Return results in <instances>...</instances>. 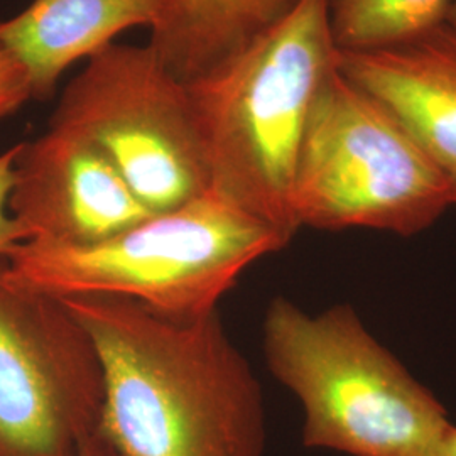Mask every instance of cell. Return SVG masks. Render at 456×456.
I'll list each match as a JSON object with an SVG mask.
<instances>
[{"label":"cell","instance_id":"obj_14","mask_svg":"<svg viewBox=\"0 0 456 456\" xmlns=\"http://www.w3.org/2000/svg\"><path fill=\"white\" fill-rule=\"evenodd\" d=\"M29 98L31 86L24 68L0 48V118L14 114Z\"/></svg>","mask_w":456,"mask_h":456},{"label":"cell","instance_id":"obj_5","mask_svg":"<svg viewBox=\"0 0 456 456\" xmlns=\"http://www.w3.org/2000/svg\"><path fill=\"white\" fill-rule=\"evenodd\" d=\"M456 207L404 126L338 68L313 103L293 188L297 227L416 235Z\"/></svg>","mask_w":456,"mask_h":456},{"label":"cell","instance_id":"obj_8","mask_svg":"<svg viewBox=\"0 0 456 456\" xmlns=\"http://www.w3.org/2000/svg\"><path fill=\"white\" fill-rule=\"evenodd\" d=\"M9 212L28 240L58 245L95 244L154 215L102 152L54 127L19 144Z\"/></svg>","mask_w":456,"mask_h":456},{"label":"cell","instance_id":"obj_7","mask_svg":"<svg viewBox=\"0 0 456 456\" xmlns=\"http://www.w3.org/2000/svg\"><path fill=\"white\" fill-rule=\"evenodd\" d=\"M102 408L90 335L61 299L14 284L0 257V456H77Z\"/></svg>","mask_w":456,"mask_h":456},{"label":"cell","instance_id":"obj_9","mask_svg":"<svg viewBox=\"0 0 456 456\" xmlns=\"http://www.w3.org/2000/svg\"><path fill=\"white\" fill-rule=\"evenodd\" d=\"M337 68L379 100L456 193V33L444 22L404 45L338 51Z\"/></svg>","mask_w":456,"mask_h":456},{"label":"cell","instance_id":"obj_10","mask_svg":"<svg viewBox=\"0 0 456 456\" xmlns=\"http://www.w3.org/2000/svg\"><path fill=\"white\" fill-rule=\"evenodd\" d=\"M156 11V0H34L0 22V48L24 68L31 98L48 100L69 66L127 29H151Z\"/></svg>","mask_w":456,"mask_h":456},{"label":"cell","instance_id":"obj_11","mask_svg":"<svg viewBox=\"0 0 456 456\" xmlns=\"http://www.w3.org/2000/svg\"><path fill=\"white\" fill-rule=\"evenodd\" d=\"M297 0H156L149 48L183 83L208 73Z\"/></svg>","mask_w":456,"mask_h":456},{"label":"cell","instance_id":"obj_4","mask_svg":"<svg viewBox=\"0 0 456 456\" xmlns=\"http://www.w3.org/2000/svg\"><path fill=\"white\" fill-rule=\"evenodd\" d=\"M288 242L208 191L88 245L22 242L4 257L17 286L56 299L114 296L178 318L218 310L245 269Z\"/></svg>","mask_w":456,"mask_h":456},{"label":"cell","instance_id":"obj_2","mask_svg":"<svg viewBox=\"0 0 456 456\" xmlns=\"http://www.w3.org/2000/svg\"><path fill=\"white\" fill-rule=\"evenodd\" d=\"M335 68L328 0H297L240 51L184 83L212 191L288 244L299 230L293 188L306 124Z\"/></svg>","mask_w":456,"mask_h":456},{"label":"cell","instance_id":"obj_15","mask_svg":"<svg viewBox=\"0 0 456 456\" xmlns=\"http://www.w3.org/2000/svg\"><path fill=\"white\" fill-rule=\"evenodd\" d=\"M77 456H124L100 431L82 446Z\"/></svg>","mask_w":456,"mask_h":456},{"label":"cell","instance_id":"obj_13","mask_svg":"<svg viewBox=\"0 0 456 456\" xmlns=\"http://www.w3.org/2000/svg\"><path fill=\"white\" fill-rule=\"evenodd\" d=\"M19 146L0 154V257H5L16 245L28 240L22 227L9 212V198L14 184V164Z\"/></svg>","mask_w":456,"mask_h":456},{"label":"cell","instance_id":"obj_6","mask_svg":"<svg viewBox=\"0 0 456 456\" xmlns=\"http://www.w3.org/2000/svg\"><path fill=\"white\" fill-rule=\"evenodd\" d=\"M49 127L102 152L151 213L212 191L188 88L146 46L109 45L68 83Z\"/></svg>","mask_w":456,"mask_h":456},{"label":"cell","instance_id":"obj_12","mask_svg":"<svg viewBox=\"0 0 456 456\" xmlns=\"http://www.w3.org/2000/svg\"><path fill=\"white\" fill-rule=\"evenodd\" d=\"M452 0H328L338 51L391 48L446 22Z\"/></svg>","mask_w":456,"mask_h":456},{"label":"cell","instance_id":"obj_16","mask_svg":"<svg viewBox=\"0 0 456 456\" xmlns=\"http://www.w3.org/2000/svg\"><path fill=\"white\" fill-rule=\"evenodd\" d=\"M436 456H456V426L452 424L448 433L444 435V438L441 441L440 450Z\"/></svg>","mask_w":456,"mask_h":456},{"label":"cell","instance_id":"obj_3","mask_svg":"<svg viewBox=\"0 0 456 456\" xmlns=\"http://www.w3.org/2000/svg\"><path fill=\"white\" fill-rule=\"evenodd\" d=\"M262 348L303 411V444L348 456H436L452 421L350 305L308 313L274 297Z\"/></svg>","mask_w":456,"mask_h":456},{"label":"cell","instance_id":"obj_1","mask_svg":"<svg viewBox=\"0 0 456 456\" xmlns=\"http://www.w3.org/2000/svg\"><path fill=\"white\" fill-rule=\"evenodd\" d=\"M95 345L100 433L124 456H265L261 384L218 310L178 318L114 296L61 299Z\"/></svg>","mask_w":456,"mask_h":456},{"label":"cell","instance_id":"obj_17","mask_svg":"<svg viewBox=\"0 0 456 456\" xmlns=\"http://www.w3.org/2000/svg\"><path fill=\"white\" fill-rule=\"evenodd\" d=\"M446 24L456 33V0H452V5L448 9V16H446Z\"/></svg>","mask_w":456,"mask_h":456}]
</instances>
